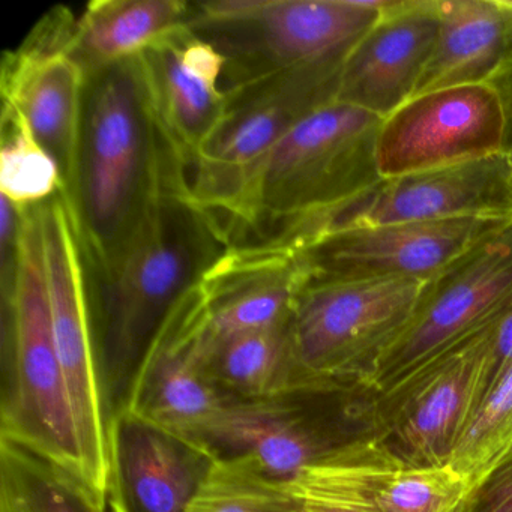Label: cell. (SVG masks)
Segmentation results:
<instances>
[{
	"label": "cell",
	"instance_id": "obj_1",
	"mask_svg": "<svg viewBox=\"0 0 512 512\" xmlns=\"http://www.w3.org/2000/svg\"><path fill=\"white\" fill-rule=\"evenodd\" d=\"M185 193L179 173H161L130 235L100 271L106 283L95 326L110 418L127 401L170 311L221 254L224 242Z\"/></svg>",
	"mask_w": 512,
	"mask_h": 512
},
{
	"label": "cell",
	"instance_id": "obj_2",
	"mask_svg": "<svg viewBox=\"0 0 512 512\" xmlns=\"http://www.w3.org/2000/svg\"><path fill=\"white\" fill-rule=\"evenodd\" d=\"M172 155L149 109L136 59L88 77L77 220L86 256L98 271L130 235Z\"/></svg>",
	"mask_w": 512,
	"mask_h": 512
},
{
	"label": "cell",
	"instance_id": "obj_3",
	"mask_svg": "<svg viewBox=\"0 0 512 512\" xmlns=\"http://www.w3.org/2000/svg\"><path fill=\"white\" fill-rule=\"evenodd\" d=\"M382 121L334 101L296 122L245 175L229 203L208 218L224 244L229 247L232 233L247 227L253 232L280 223L283 230L379 181L376 142Z\"/></svg>",
	"mask_w": 512,
	"mask_h": 512
},
{
	"label": "cell",
	"instance_id": "obj_4",
	"mask_svg": "<svg viewBox=\"0 0 512 512\" xmlns=\"http://www.w3.org/2000/svg\"><path fill=\"white\" fill-rule=\"evenodd\" d=\"M20 209L14 280L2 289L0 440L86 482L70 395L53 340L37 205Z\"/></svg>",
	"mask_w": 512,
	"mask_h": 512
},
{
	"label": "cell",
	"instance_id": "obj_5",
	"mask_svg": "<svg viewBox=\"0 0 512 512\" xmlns=\"http://www.w3.org/2000/svg\"><path fill=\"white\" fill-rule=\"evenodd\" d=\"M56 353L64 371L86 484L109 503L110 410L104 391L85 244L64 191L37 205Z\"/></svg>",
	"mask_w": 512,
	"mask_h": 512
},
{
	"label": "cell",
	"instance_id": "obj_6",
	"mask_svg": "<svg viewBox=\"0 0 512 512\" xmlns=\"http://www.w3.org/2000/svg\"><path fill=\"white\" fill-rule=\"evenodd\" d=\"M376 392L362 383L317 386L283 397L236 401L212 448L248 455L268 475L290 481L305 467L376 439Z\"/></svg>",
	"mask_w": 512,
	"mask_h": 512
},
{
	"label": "cell",
	"instance_id": "obj_7",
	"mask_svg": "<svg viewBox=\"0 0 512 512\" xmlns=\"http://www.w3.org/2000/svg\"><path fill=\"white\" fill-rule=\"evenodd\" d=\"M512 304V218L482 236L422 284L407 325L379 356L364 385L388 391Z\"/></svg>",
	"mask_w": 512,
	"mask_h": 512
},
{
	"label": "cell",
	"instance_id": "obj_8",
	"mask_svg": "<svg viewBox=\"0 0 512 512\" xmlns=\"http://www.w3.org/2000/svg\"><path fill=\"white\" fill-rule=\"evenodd\" d=\"M424 281L308 284L289 323L293 358L314 385H364L407 325Z\"/></svg>",
	"mask_w": 512,
	"mask_h": 512
},
{
	"label": "cell",
	"instance_id": "obj_9",
	"mask_svg": "<svg viewBox=\"0 0 512 512\" xmlns=\"http://www.w3.org/2000/svg\"><path fill=\"white\" fill-rule=\"evenodd\" d=\"M343 71L292 68L260 74L227 92L226 112L197 152L188 202L220 212L248 172L308 113L337 101Z\"/></svg>",
	"mask_w": 512,
	"mask_h": 512
},
{
	"label": "cell",
	"instance_id": "obj_10",
	"mask_svg": "<svg viewBox=\"0 0 512 512\" xmlns=\"http://www.w3.org/2000/svg\"><path fill=\"white\" fill-rule=\"evenodd\" d=\"M452 218H512L508 152L442 169L380 178L343 202L293 221L272 244L298 248L340 230Z\"/></svg>",
	"mask_w": 512,
	"mask_h": 512
},
{
	"label": "cell",
	"instance_id": "obj_11",
	"mask_svg": "<svg viewBox=\"0 0 512 512\" xmlns=\"http://www.w3.org/2000/svg\"><path fill=\"white\" fill-rule=\"evenodd\" d=\"M500 319V317H499ZM376 394L373 446L407 469L448 467L479 404L485 362L497 320Z\"/></svg>",
	"mask_w": 512,
	"mask_h": 512
},
{
	"label": "cell",
	"instance_id": "obj_12",
	"mask_svg": "<svg viewBox=\"0 0 512 512\" xmlns=\"http://www.w3.org/2000/svg\"><path fill=\"white\" fill-rule=\"evenodd\" d=\"M76 26L70 11H52L17 52L8 53L2 94L4 107L19 113L55 158L77 214L88 74L73 56Z\"/></svg>",
	"mask_w": 512,
	"mask_h": 512
},
{
	"label": "cell",
	"instance_id": "obj_13",
	"mask_svg": "<svg viewBox=\"0 0 512 512\" xmlns=\"http://www.w3.org/2000/svg\"><path fill=\"white\" fill-rule=\"evenodd\" d=\"M209 344L208 305L197 283L158 329L122 407L212 448L238 400L206 376Z\"/></svg>",
	"mask_w": 512,
	"mask_h": 512
},
{
	"label": "cell",
	"instance_id": "obj_14",
	"mask_svg": "<svg viewBox=\"0 0 512 512\" xmlns=\"http://www.w3.org/2000/svg\"><path fill=\"white\" fill-rule=\"evenodd\" d=\"M506 152L502 101L488 83L415 95L386 116L376 142L380 178L442 169Z\"/></svg>",
	"mask_w": 512,
	"mask_h": 512
},
{
	"label": "cell",
	"instance_id": "obj_15",
	"mask_svg": "<svg viewBox=\"0 0 512 512\" xmlns=\"http://www.w3.org/2000/svg\"><path fill=\"white\" fill-rule=\"evenodd\" d=\"M508 220L452 218L358 227L319 236L292 250L301 256L310 284L403 278L427 281Z\"/></svg>",
	"mask_w": 512,
	"mask_h": 512
},
{
	"label": "cell",
	"instance_id": "obj_16",
	"mask_svg": "<svg viewBox=\"0 0 512 512\" xmlns=\"http://www.w3.org/2000/svg\"><path fill=\"white\" fill-rule=\"evenodd\" d=\"M220 455L121 407L109 428L113 512H187Z\"/></svg>",
	"mask_w": 512,
	"mask_h": 512
},
{
	"label": "cell",
	"instance_id": "obj_17",
	"mask_svg": "<svg viewBox=\"0 0 512 512\" xmlns=\"http://www.w3.org/2000/svg\"><path fill=\"white\" fill-rule=\"evenodd\" d=\"M134 59L158 130L182 166L191 164L226 112L220 77L229 59L188 25Z\"/></svg>",
	"mask_w": 512,
	"mask_h": 512
},
{
	"label": "cell",
	"instance_id": "obj_18",
	"mask_svg": "<svg viewBox=\"0 0 512 512\" xmlns=\"http://www.w3.org/2000/svg\"><path fill=\"white\" fill-rule=\"evenodd\" d=\"M440 28V0H386L350 53L337 101L379 118L415 97Z\"/></svg>",
	"mask_w": 512,
	"mask_h": 512
},
{
	"label": "cell",
	"instance_id": "obj_19",
	"mask_svg": "<svg viewBox=\"0 0 512 512\" xmlns=\"http://www.w3.org/2000/svg\"><path fill=\"white\" fill-rule=\"evenodd\" d=\"M287 484L296 496L355 512H451L470 482L451 466H397L371 442L305 467Z\"/></svg>",
	"mask_w": 512,
	"mask_h": 512
},
{
	"label": "cell",
	"instance_id": "obj_20",
	"mask_svg": "<svg viewBox=\"0 0 512 512\" xmlns=\"http://www.w3.org/2000/svg\"><path fill=\"white\" fill-rule=\"evenodd\" d=\"M212 341L289 325L310 275L298 251L280 245L229 247L199 280Z\"/></svg>",
	"mask_w": 512,
	"mask_h": 512
},
{
	"label": "cell",
	"instance_id": "obj_21",
	"mask_svg": "<svg viewBox=\"0 0 512 512\" xmlns=\"http://www.w3.org/2000/svg\"><path fill=\"white\" fill-rule=\"evenodd\" d=\"M382 0H268L251 20L274 70L346 67L350 53L380 19ZM271 71V73H272Z\"/></svg>",
	"mask_w": 512,
	"mask_h": 512
},
{
	"label": "cell",
	"instance_id": "obj_22",
	"mask_svg": "<svg viewBox=\"0 0 512 512\" xmlns=\"http://www.w3.org/2000/svg\"><path fill=\"white\" fill-rule=\"evenodd\" d=\"M509 43L511 13L502 0H440L439 34L415 95L488 83Z\"/></svg>",
	"mask_w": 512,
	"mask_h": 512
},
{
	"label": "cell",
	"instance_id": "obj_23",
	"mask_svg": "<svg viewBox=\"0 0 512 512\" xmlns=\"http://www.w3.org/2000/svg\"><path fill=\"white\" fill-rule=\"evenodd\" d=\"M188 5L179 0H98L77 20L73 56L86 74L137 55L188 25Z\"/></svg>",
	"mask_w": 512,
	"mask_h": 512
},
{
	"label": "cell",
	"instance_id": "obj_24",
	"mask_svg": "<svg viewBox=\"0 0 512 512\" xmlns=\"http://www.w3.org/2000/svg\"><path fill=\"white\" fill-rule=\"evenodd\" d=\"M208 379L235 400L260 401L317 388L296 365L289 325L247 332L209 344L205 359Z\"/></svg>",
	"mask_w": 512,
	"mask_h": 512
},
{
	"label": "cell",
	"instance_id": "obj_25",
	"mask_svg": "<svg viewBox=\"0 0 512 512\" xmlns=\"http://www.w3.org/2000/svg\"><path fill=\"white\" fill-rule=\"evenodd\" d=\"M0 506L11 512H109V503L64 467L0 440Z\"/></svg>",
	"mask_w": 512,
	"mask_h": 512
},
{
	"label": "cell",
	"instance_id": "obj_26",
	"mask_svg": "<svg viewBox=\"0 0 512 512\" xmlns=\"http://www.w3.org/2000/svg\"><path fill=\"white\" fill-rule=\"evenodd\" d=\"M187 512H296L283 479L268 475L248 455L218 457Z\"/></svg>",
	"mask_w": 512,
	"mask_h": 512
},
{
	"label": "cell",
	"instance_id": "obj_27",
	"mask_svg": "<svg viewBox=\"0 0 512 512\" xmlns=\"http://www.w3.org/2000/svg\"><path fill=\"white\" fill-rule=\"evenodd\" d=\"M64 191L55 158L37 142L25 119L4 107L0 193L19 208L40 205Z\"/></svg>",
	"mask_w": 512,
	"mask_h": 512
},
{
	"label": "cell",
	"instance_id": "obj_28",
	"mask_svg": "<svg viewBox=\"0 0 512 512\" xmlns=\"http://www.w3.org/2000/svg\"><path fill=\"white\" fill-rule=\"evenodd\" d=\"M512 443V365L479 404L449 466L475 481Z\"/></svg>",
	"mask_w": 512,
	"mask_h": 512
},
{
	"label": "cell",
	"instance_id": "obj_29",
	"mask_svg": "<svg viewBox=\"0 0 512 512\" xmlns=\"http://www.w3.org/2000/svg\"><path fill=\"white\" fill-rule=\"evenodd\" d=\"M451 512H512V443L470 482Z\"/></svg>",
	"mask_w": 512,
	"mask_h": 512
},
{
	"label": "cell",
	"instance_id": "obj_30",
	"mask_svg": "<svg viewBox=\"0 0 512 512\" xmlns=\"http://www.w3.org/2000/svg\"><path fill=\"white\" fill-rule=\"evenodd\" d=\"M512 365V304L506 308L505 313L497 320L485 362L484 377H482L479 404L482 403L488 392L491 391L497 380ZM478 404V407H479ZM478 410V409H476Z\"/></svg>",
	"mask_w": 512,
	"mask_h": 512
},
{
	"label": "cell",
	"instance_id": "obj_31",
	"mask_svg": "<svg viewBox=\"0 0 512 512\" xmlns=\"http://www.w3.org/2000/svg\"><path fill=\"white\" fill-rule=\"evenodd\" d=\"M503 5L511 13V43H509L508 55L500 65L499 70L493 74L488 85L497 92L502 101L503 112L506 118V152L512 149V5L508 0H502Z\"/></svg>",
	"mask_w": 512,
	"mask_h": 512
},
{
	"label": "cell",
	"instance_id": "obj_32",
	"mask_svg": "<svg viewBox=\"0 0 512 512\" xmlns=\"http://www.w3.org/2000/svg\"><path fill=\"white\" fill-rule=\"evenodd\" d=\"M293 497H295L296 512H355L352 509L344 508V506L335 505V503L323 502V500L308 499V497L296 496V494H293Z\"/></svg>",
	"mask_w": 512,
	"mask_h": 512
},
{
	"label": "cell",
	"instance_id": "obj_33",
	"mask_svg": "<svg viewBox=\"0 0 512 512\" xmlns=\"http://www.w3.org/2000/svg\"><path fill=\"white\" fill-rule=\"evenodd\" d=\"M0 512H11L10 509L5 508V506H0Z\"/></svg>",
	"mask_w": 512,
	"mask_h": 512
},
{
	"label": "cell",
	"instance_id": "obj_34",
	"mask_svg": "<svg viewBox=\"0 0 512 512\" xmlns=\"http://www.w3.org/2000/svg\"><path fill=\"white\" fill-rule=\"evenodd\" d=\"M508 155H509V160H511V164H512V149H511V151L508 152Z\"/></svg>",
	"mask_w": 512,
	"mask_h": 512
},
{
	"label": "cell",
	"instance_id": "obj_35",
	"mask_svg": "<svg viewBox=\"0 0 512 512\" xmlns=\"http://www.w3.org/2000/svg\"><path fill=\"white\" fill-rule=\"evenodd\" d=\"M508 2H509V4H511V5H512V0H508Z\"/></svg>",
	"mask_w": 512,
	"mask_h": 512
}]
</instances>
